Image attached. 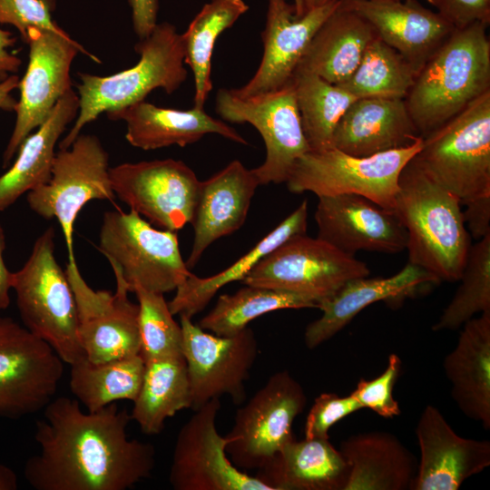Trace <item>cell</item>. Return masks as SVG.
Instances as JSON below:
<instances>
[{"label": "cell", "instance_id": "cell-39", "mask_svg": "<svg viewBox=\"0 0 490 490\" xmlns=\"http://www.w3.org/2000/svg\"><path fill=\"white\" fill-rule=\"evenodd\" d=\"M458 289L434 331L455 330L478 313L490 310V233L471 245Z\"/></svg>", "mask_w": 490, "mask_h": 490}, {"label": "cell", "instance_id": "cell-42", "mask_svg": "<svg viewBox=\"0 0 490 490\" xmlns=\"http://www.w3.org/2000/svg\"><path fill=\"white\" fill-rule=\"evenodd\" d=\"M52 4V0H0V24L15 26L24 42L32 28L69 35L54 21Z\"/></svg>", "mask_w": 490, "mask_h": 490}, {"label": "cell", "instance_id": "cell-13", "mask_svg": "<svg viewBox=\"0 0 490 490\" xmlns=\"http://www.w3.org/2000/svg\"><path fill=\"white\" fill-rule=\"evenodd\" d=\"M29 62L19 81L20 98L15 107L16 119L3 154V168L10 166L24 140L47 118L59 99L70 89L71 65L78 53L95 63L100 59L70 37L51 31L32 28L25 42Z\"/></svg>", "mask_w": 490, "mask_h": 490}, {"label": "cell", "instance_id": "cell-12", "mask_svg": "<svg viewBox=\"0 0 490 490\" xmlns=\"http://www.w3.org/2000/svg\"><path fill=\"white\" fill-rule=\"evenodd\" d=\"M307 406L300 383L288 371L271 375L236 411L226 436L227 455L239 469H259L294 438L292 424Z\"/></svg>", "mask_w": 490, "mask_h": 490}, {"label": "cell", "instance_id": "cell-11", "mask_svg": "<svg viewBox=\"0 0 490 490\" xmlns=\"http://www.w3.org/2000/svg\"><path fill=\"white\" fill-rule=\"evenodd\" d=\"M215 110L222 120L250 123L261 135L266 157L252 169L260 185L285 182L297 160L309 152L290 80L283 87L250 96L220 89Z\"/></svg>", "mask_w": 490, "mask_h": 490}, {"label": "cell", "instance_id": "cell-21", "mask_svg": "<svg viewBox=\"0 0 490 490\" xmlns=\"http://www.w3.org/2000/svg\"><path fill=\"white\" fill-rule=\"evenodd\" d=\"M416 435L420 461L412 490H458L490 466V442L458 436L432 405L422 411Z\"/></svg>", "mask_w": 490, "mask_h": 490}, {"label": "cell", "instance_id": "cell-34", "mask_svg": "<svg viewBox=\"0 0 490 490\" xmlns=\"http://www.w3.org/2000/svg\"><path fill=\"white\" fill-rule=\"evenodd\" d=\"M69 387L89 412L119 400L133 401L141 388L145 362L140 355L103 363L85 357L70 365Z\"/></svg>", "mask_w": 490, "mask_h": 490}, {"label": "cell", "instance_id": "cell-40", "mask_svg": "<svg viewBox=\"0 0 490 490\" xmlns=\"http://www.w3.org/2000/svg\"><path fill=\"white\" fill-rule=\"evenodd\" d=\"M139 306L140 356L144 362L181 358L183 335L163 294L136 286L133 290Z\"/></svg>", "mask_w": 490, "mask_h": 490}, {"label": "cell", "instance_id": "cell-6", "mask_svg": "<svg viewBox=\"0 0 490 490\" xmlns=\"http://www.w3.org/2000/svg\"><path fill=\"white\" fill-rule=\"evenodd\" d=\"M413 160L461 205L490 194V91L423 137Z\"/></svg>", "mask_w": 490, "mask_h": 490}, {"label": "cell", "instance_id": "cell-16", "mask_svg": "<svg viewBox=\"0 0 490 490\" xmlns=\"http://www.w3.org/2000/svg\"><path fill=\"white\" fill-rule=\"evenodd\" d=\"M110 178L115 196L152 225L177 231L191 223L201 181L183 162H125Z\"/></svg>", "mask_w": 490, "mask_h": 490}, {"label": "cell", "instance_id": "cell-37", "mask_svg": "<svg viewBox=\"0 0 490 490\" xmlns=\"http://www.w3.org/2000/svg\"><path fill=\"white\" fill-rule=\"evenodd\" d=\"M318 308L313 299L289 291L245 285L233 294L219 297L198 325L218 336L235 335L257 318L285 309Z\"/></svg>", "mask_w": 490, "mask_h": 490}, {"label": "cell", "instance_id": "cell-15", "mask_svg": "<svg viewBox=\"0 0 490 490\" xmlns=\"http://www.w3.org/2000/svg\"><path fill=\"white\" fill-rule=\"evenodd\" d=\"M182 354L190 381L191 407L229 396L235 405L246 398L245 382L258 356V342L247 327L231 336H218L180 316Z\"/></svg>", "mask_w": 490, "mask_h": 490}, {"label": "cell", "instance_id": "cell-38", "mask_svg": "<svg viewBox=\"0 0 490 490\" xmlns=\"http://www.w3.org/2000/svg\"><path fill=\"white\" fill-rule=\"evenodd\" d=\"M417 74L405 57L376 36L353 74L338 85L357 98L405 99Z\"/></svg>", "mask_w": 490, "mask_h": 490}, {"label": "cell", "instance_id": "cell-27", "mask_svg": "<svg viewBox=\"0 0 490 490\" xmlns=\"http://www.w3.org/2000/svg\"><path fill=\"white\" fill-rule=\"evenodd\" d=\"M451 395L469 418L490 428V310L472 318L443 362Z\"/></svg>", "mask_w": 490, "mask_h": 490}, {"label": "cell", "instance_id": "cell-7", "mask_svg": "<svg viewBox=\"0 0 490 490\" xmlns=\"http://www.w3.org/2000/svg\"><path fill=\"white\" fill-rule=\"evenodd\" d=\"M98 249L129 292L136 286L162 294L171 292L191 273L181 256L176 231L156 229L132 210L103 214Z\"/></svg>", "mask_w": 490, "mask_h": 490}, {"label": "cell", "instance_id": "cell-23", "mask_svg": "<svg viewBox=\"0 0 490 490\" xmlns=\"http://www.w3.org/2000/svg\"><path fill=\"white\" fill-rule=\"evenodd\" d=\"M260 182L240 161L233 160L222 170L201 181L191 224L193 241L187 268H193L215 240L239 230L247 218Z\"/></svg>", "mask_w": 490, "mask_h": 490}, {"label": "cell", "instance_id": "cell-36", "mask_svg": "<svg viewBox=\"0 0 490 490\" xmlns=\"http://www.w3.org/2000/svg\"><path fill=\"white\" fill-rule=\"evenodd\" d=\"M291 82L305 138L310 151L333 148L335 129L358 98L317 74L295 71Z\"/></svg>", "mask_w": 490, "mask_h": 490}, {"label": "cell", "instance_id": "cell-31", "mask_svg": "<svg viewBox=\"0 0 490 490\" xmlns=\"http://www.w3.org/2000/svg\"><path fill=\"white\" fill-rule=\"evenodd\" d=\"M376 36L369 23L341 1L314 34L296 71L312 73L340 84L356 70Z\"/></svg>", "mask_w": 490, "mask_h": 490}, {"label": "cell", "instance_id": "cell-17", "mask_svg": "<svg viewBox=\"0 0 490 490\" xmlns=\"http://www.w3.org/2000/svg\"><path fill=\"white\" fill-rule=\"evenodd\" d=\"M220 401L199 408L181 427L173 447L169 482L174 490H270L228 457L229 438L216 426Z\"/></svg>", "mask_w": 490, "mask_h": 490}, {"label": "cell", "instance_id": "cell-20", "mask_svg": "<svg viewBox=\"0 0 490 490\" xmlns=\"http://www.w3.org/2000/svg\"><path fill=\"white\" fill-rule=\"evenodd\" d=\"M340 4L341 0H330L298 16L288 0H268L260 64L250 81L234 93L250 96L289 83L314 34Z\"/></svg>", "mask_w": 490, "mask_h": 490}, {"label": "cell", "instance_id": "cell-51", "mask_svg": "<svg viewBox=\"0 0 490 490\" xmlns=\"http://www.w3.org/2000/svg\"><path fill=\"white\" fill-rule=\"evenodd\" d=\"M330 0H303L304 13L312 8L324 5Z\"/></svg>", "mask_w": 490, "mask_h": 490}, {"label": "cell", "instance_id": "cell-53", "mask_svg": "<svg viewBox=\"0 0 490 490\" xmlns=\"http://www.w3.org/2000/svg\"><path fill=\"white\" fill-rule=\"evenodd\" d=\"M342 1H347V0H342Z\"/></svg>", "mask_w": 490, "mask_h": 490}, {"label": "cell", "instance_id": "cell-52", "mask_svg": "<svg viewBox=\"0 0 490 490\" xmlns=\"http://www.w3.org/2000/svg\"><path fill=\"white\" fill-rule=\"evenodd\" d=\"M293 6L295 8V14L298 16L304 15L303 0H293Z\"/></svg>", "mask_w": 490, "mask_h": 490}, {"label": "cell", "instance_id": "cell-33", "mask_svg": "<svg viewBox=\"0 0 490 490\" xmlns=\"http://www.w3.org/2000/svg\"><path fill=\"white\" fill-rule=\"evenodd\" d=\"M130 413L132 420L149 436L159 435L168 418L191 407V396L183 357L145 362L141 388Z\"/></svg>", "mask_w": 490, "mask_h": 490}, {"label": "cell", "instance_id": "cell-24", "mask_svg": "<svg viewBox=\"0 0 490 490\" xmlns=\"http://www.w3.org/2000/svg\"><path fill=\"white\" fill-rule=\"evenodd\" d=\"M420 138L405 99L362 97L339 120L332 143L346 153L365 157L409 146Z\"/></svg>", "mask_w": 490, "mask_h": 490}, {"label": "cell", "instance_id": "cell-9", "mask_svg": "<svg viewBox=\"0 0 490 490\" xmlns=\"http://www.w3.org/2000/svg\"><path fill=\"white\" fill-rule=\"evenodd\" d=\"M115 197L108 152L95 135L80 133L69 148L55 153L49 181L27 192L26 199L37 215L57 220L68 262L74 263V226L80 211L92 200L113 201Z\"/></svg>", "mask_w": 490, "mask_h": 490}, {"label": "cell", "instance_id": "cell-49", "mask_svg": "<svg viewBox=\"0 0 490 490\" xmlns=\"http://www.w3.org/2000/svg\"><path fill=\"white\" fill-rule=\"evenodd\" d=\"M20 78L15 74H11L5 81L0 83V110L6 112L15 111L17 101L11 95V93L18 88Z\"/></svg>", "mask_w": 490, "mask_h": 490}, {"label": "cell", "instance_id": "cell-28", "mask_svg": "<svg viewBox=\"0 0 490 490\" xmlns=\"http://www.w3.org/2000/svg\"><path fill=\"white\" fill-rule=\"evenodd\" d=\"M255 476L270 490H345L348 467L328 438L294 437Z\"/></svg>", "mask_w": 490, "mask_h": 490}, {"label": "cell", "instance_id": "cell-47", "mask_svg": "<svg viewBox=\"0 0 490 490\" xmlns=\"http://www.w3.org/2000/svg\"><path fill=\"white\" fill-rule=\"evenodd\" d=\"M17 38L8 30L0 28V83L5 81L11 74L18 72L22 60L7 51L15 46Z\"/></svg>", "mask_w": 490, "mask_h": 490}, {"label": "cell", "instance_id": "cell-41", "mask_svg": "<svg viewBox=\"0 0 490 490\" xmlns=\"http://www.w3.org/2000/svg\"><path fill=\"white\" fill-rule=\"evenodd\" d=\"M401 366L400 358L395 353L390 354L385 370L374 379L361 378L350 395L362 408H369L382 417L392 418L399 416L401 410L393 391Z\"/></svg>", "mask_w": 490, "mask_h": 490}, {"label": "cell", "instance_id": "cell-10", "mask_svg": "<svg viewBox=\"0 0 490 490\" xmlns=\"http://www.w3.org/2000/svg\"><path fill=\"white\" fill-rule=\"evenodd\" d=\"M369 272L367 264L354 256L303 234L267 254L241 283L305 295L319 306L347 281Z\"/></svg>", "mask_w": 490, "mask_h": 490}, {"label": "cell", "instance_id": "cell-19", "mask_svg": "<svg viewBox=\"0 0 490 490\" xmlns=\"http://www.w3.org/2000/svg\"><path fill=\"white\" fill-rule=\"evenodd\" d=\"M318 238L354 256L359 250L396 254L407 248V233L394 210L356 194L318 197Z\"/></svg>", "mask_w": 490, "mask_h": 490}, {"label": "cell", "instance_id": "cell-50", "mask_svg": "<svg viewBox=\"0 0 490 490\" xmlns=\"http://www.w3.org/2000/svg\"><path fill=\"white\" fill-rule=\"evenodd\" d=\"M17 488L18 479L15 471L0 464V490H16Z\"/></svg>", "mask_w": 490, "mask_h": 490}, {"label": "cell", "instance_id": "cell-35", "mask_svg": "<svg viewBox=\"0 0 490 490\" xmlns=\"http://www.w3.org/2000/svg\"><path fill=\"white\" fill-rule=\"evenodd\" d=\"M248 10L244 0H211L181 34L184 64L191 68L194 80L193 106L203 108L212 90L211 56L217 38Z\"/></svg>", "mask_w": 490, "mask_h": 490}, {"label": "cell", "instance_id": "cell-48", "mask_svg": "<svg viewBox=\"0 0 490 490\" xmlns=\"http://www.w3.org/2000/svg\"><path fill=\"white\" fill-rule=\"evenodd\" d=\"M5 249V235L0 222V310L5 309L10 305L9 291L11 287L12 272L8 270L5 260L4 251Z\"/></svg>", "mask_w": 490, "mask_h": 490}, {"label": "cell", "instance_id": "cell-30", "mask_svg": "<svg viewBox=\"0 0 490 490\" xmlns=\"http://www.w3.org/2000/svg\"><path fill=\"white\" fill-rule=\"evenodd\" d=\"M79 106L78 94L73 88L68 90L37 130L24 140L15 161L0 176V211L49 181L55 145L67 125L77 117Z\"/></svg>", "mask_w": 490, "mask_h": 490}, {"label": "cell", "instance_id": "cell-14", "mask_svg": "<svg viewBox=\"0 0 490 490\" xmlns=\"http://www.w3.org/2000/svg\"><path fill=\"white\" fill-rule=\"evenodd\" d=\"M64 362L49 344L12 318L0 317V418L44 409L56 394Z\"/></svg>", "mask_w": 490, "mask_h": 490}, {"label": "cell", "instance_id": "cell-18", "mask_svg": "<svg viewBox=\"0 0 490 490\" xmlns=\"http://www.w3.org/2000/svg\"><path fill=\"white\" fill-rule=\"evenodd\" d=\"M65 273L78 313V336L85 358L103 363L140 355L139 306L128 298L123 279L114 274L116 290H94L83 278L77 263Z\"/></svg>", "mask_w": 490, "mask_h": 490}, {"label": "cell", "instance_id": "cell-8", "mask_svg": "<svg viewBox=\"0 0 490 490\" xmlns=\"http://www.w3.org/2000/svg\"><path fill=\"white\" fill-rule=\"evenodd\" d=\"M422 142L423 137L409 146L365 157L336 148L309 151L297 160L285 182L293 193L356 194L393 210L400 173Z\"/></svg>", "mask_w": 490, "mask_h": 490}, {"label": "cell", "instance_id": "cell-32", "mask_svg": "<svg viewBox=\"0 0 490 490\" xmlns=\"http://www.w3.org/2000/svg\"><path fill=\"white\" fill-rule=\"evenodd\" d=\"M307 226L308 201L304 200L275 229L229 268L208 278H200L191 273L176 289L173 299L168 302L171 312L173 316L191 318L207 306L220 288L233 281H241L270 251L294 236L306 234Z\"/></svg>", "mask_w": 490, "mask_h": 490}, {"label": "cell", "instance_id": "cell-25", "mask_svg": "<svg viewBox=\"0 0 490 490\" xmlns=\"http://www.w3.org/2000/svg\"><path fill=\"white\" fill-rule=\"evenodd\" d=\"M112 121L126 124L125 139L133 147L150 151L171 145L192 144L209 133H216L240 144L248 142L225 122L193 106L177 110L142 101L128 107L106 113Z\"/></svg>", "mask_w": 490, "mask_h": 490}, {"label": "cell", "instance_id": "cell-26", "mask_svg": "<svg viewBox=\"0 0 490 490\" xmlns=\"http://www.w3.org/2000/svg\"><path fill=\"white\" fill-rule=\"evenodd\" d=\"M437 282L440 281L431 273L409 262L390 277L352 279L319 304L322 315L307 326L304 343L314 349L342 330L368 306L408 297L421 287Z\"/></svg>", "mask_w": 490, "mask_h": 490}, {"label": "cell", "instance_id": "cell-44", "mask_svg": "<svg viewBox=\"0 0 490 490\" xmlns=\"http://www.w3.org/2000/svg\"><path fill=\"white\" fill-rule=\"evenodd\" d=\"M455 28L490 22V0H426Z\"/></svg>", "mask_w": 490, "mask_h": 490}, {"label": "cell", "instance_id": "cell-22", "mask_svg": "<svg viewBox=\"0 0 490 490\" xmlns=\"http://www.w3.org/2000/svg\"><path fill=\"white\" fill-rule=\"evenodd\" d=\"M342 3L368 21L377 36L397 50L417 73L455 29L437 12L416 0Z\"/></svg>", "mask_w": 490, "mask_h": 490}, {"label": "cell", "instance_id": "cell-2", "mask_svg": "<svg viewBox=\"0 0 490 490\" xmlns=\"http://www.w3.org/2000/svg\"><path fill=\"white\" fill-rule=\"evenodd\" d=\"M393 210L407 233L408 262L439 281H458L471 247L459 200L412 159L400 173Z\"/></svg>", "mask_w": 490, "mask_h": 490}, {"label": "cell", "instance_id": "cell-4", "mask_svg": "<svg viewBox=\"0 0 490 490\" xmlns=\"http://www.w3.org/2000/svg\"><path fill=\"white\" fill-rule=\"evenodd\" d=\"M138 63L108 76L80 73L76 85L80 106L74 124L59 142V150L69 148L82 129L103 113L120 110L144 101L161 88L171 94L187 78L182 35L167 22L157 24L152 32L134 46Z\"/></svg>", "mask_w": 490, "mask_h": 490}, {"label": "cell", "instance_id": "cell-5", "mask_svg": "<svg viewBox=\"0 0 490 490\" xmlns=\"http://www.w3.org/2000/svg\"><path fill=\"white\" fill-rule=\"evenodd\" d=\"M54 236L49 227L36 239L26 262L12 272L11 287L24 327L72 365L85 356L79 341L74 295L57 262Z\"/></svg>", "mask_w": 490, "mask_h": 490}, {"label": "cell", "instance_id": "cell-29", "mask_svg": "<svg viewBox=\"0 0 490 490\" xmlns=\"http://www.w3.org/2000/svg\"><path fill=\"white\" fill-rule=\"evenodd\" d=\"M338 450L348 467L345 490L412 489L416 459L393 434L353 435L340 443Z\"/></svg>", "mask_w": 490, "mask_h": 490}, {"label": "cell", "instance_id": "cell-1", "mask_svg": "<svg viewBox=\"0 0 490 490\" xmlns=\"http://www.w3.org/2000/svg\"><path fill=\"white\" fill-rule=\"evenodd\" d=\"M131 421L116 402L83 412L77 399L54 398L35 423L40 453L25 461V480L35 490H127L150 478L155 449L128 437Z\"/></svg>", "mask_w": 490, "mask_h": 490}, {"label": "cell", "instance_id": "cell-43", "mask_svg": "<svg viewBox=\"0 0 490 490\" xmlns=\"http://www.w3.org/2000/svg\"><path fill=\"white\" fill-rule=\"evenodd\" d=\"M351 396L339 397L335 393H322L314 400L304 426L306 438H328V431L338 421L361 409Z\"/></svg>", "mask_w": 490, "mask_h": 490}, {"label": "cell", "instance_id": "cell-3", "mask_svg": "<svg viewBox=\"0 0 490 490\" xmlns=\"http://www.w3.org/2000/svg\"><path fill=\"white\" fill-rule=\"evenodd\" d=\"M488 24L455 28L418 72L405 103L421 137L490 91Z\"/></svg>", "mask_w": 490, "mask_h": 490}, {"label": "cell", "instance_id": "cell-46", "mask_svg": "<svg viewBox=\"0 0 490 490\" xmlns=\"http://www.w3.org/2000/svg\"><path fill=\"white\" fill-rule=\"evenodd\" d=\"M132 8V27L139 40L147 37L157 24L158 0H127Z\"/></svg>", "mask_w": 490, "mask_h": 490}, {"label": "cell", "instance_id": "cell-45", "mask_svg": "<svg viewBox=\"0 0 490 490\" xmlns=\"http://www.w3.org/2000/svg\"><path fill=\"white\" fill-rule=\"evenodd\" d=\"M464 205L466 209L463 217L469 234L479 240L490 233V194L473 198Z\"/></svg>", "mask_w": 490, "mask_h": 490}]
</instances>
